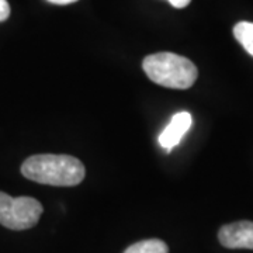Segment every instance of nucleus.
Returning <instances> with one entry per match:
<instances>
[{
    "instance_id": "1",
    "label": "nucleus",
    "mask_w": 253,
    "mask_h": 253,
    "mask_svg": "<svg viewBox=\"0 0 253 253\" xmlns=\"http://www.w3.org/2000/svg\"><path fill=\"white\" fill-rule=\"evenodd\" d=\"M21 174L40 184L71 187L86 176L84 165L71 155H34L21 165Z\"/></svg>"
},
{
    "instance_id": "2",
    "label": "nucleus",
    "mask_w": 253,
    "mask_h": 253,
    "mask_svg": "<svg viewBox=\"0 0 253 253\" xmlns=\"http://www.w3.org/2000/svg\"><path fill=\"white\" fill-rule=\"evenodd\" d=\"M142 69L154 83L169 89H190L199 78L194 63L173 52L148 55L142 62Z\"/></svg>"
},
{
    "instance_id": "3",
    "label": "nucleus",
    "mask_w": 253,
    "mask_h": 253,
    "mask_svg": "<svg viewBox=\"0 0 253 253\" xmlns=\"http://www.w3.org/2000/svg\"><path fill=\"white\" fill-rule=\"evenodd\" d=\"M42 206L33 197H11L0 191V225L13 231H23L37 225Z\"/></svg>"
},
{
    "instance_id": "4",
    "label": "nucleus",
    "mask_w": 253,
    "mask_h": 253,
    "mask_svg": "<svg viewBox=\"0 0 253 253\" xmlns=\"http://www.w3.org/2000/svg\"><path fill=\"white\" fill-rule=\"evenodd\" d=\"M218 239L228 249H253V222L238 221L221 226Z\"/></svg>"
},
{
    "instance_id": "5",
    "label": "nucleus",
    "mask_w": 253,
    "mask_h": 253,
    "mask_svg": "<svg viewBox=\"0 0 253 253\" xmlns=\"http://www.w3.org/2000/svg\"><path fill=\"white\" fill-rule=\"evenodd\" d=\"M193 123L191 114L187 111H180L174 114L172 121L162 131L159 135V144L165 148L168 152H170L176 145L180 144L181 138L186 135V132L190 129Z\"/></svg>"
},
{
    "instance_id": "6",
    "label": "nucleus",
    "mask_w": 253,
    "mask_h": 253,
    "mask_svg": "<svg viewBox=\"0 0 253 253\" xmlns=\"http://www.w3.org/2000/svg\"><path fill=\"white\" fill-rule=\"evenodd\" d=\"M124 253H169V248L161 239H145L131 245Z\"/></svg>"
},
{
    "instance_id": "7",
    "label": "nucleus",
    "mask_w": 253,
    "mask_h": 253,
    "mask_svg": "<svg viewBox=\"0 0 253 253\" xmlns=\"http://www.w3.org/2000/svg\"><path fill=\"white\" fill-rule=\"evenodd\" d=\"M234 36L236 41L253 56V23L241 21L234 27Z\"/></svg>"
},
{
    "instance_id": "8",
    "label": "nucleus",
    "mask_w": 253,
    "mask_h": 253,
    "mask_svg": "<svg viewBox=\"0 0 253 253\" xmlns=\"http://www.w3.org/2000/svg\"><path fill=\"white\" fill-rule=\"evenodd\" d=\"M10 16V6L7 0H0V23L6 21Z\"/></svg>"
},
{
    "instance_id": "9",
    "label": "nucleus",
    "mask_w": 253,
    "mask_h": 253,
    "mask_svg": "<svg viewBox=\"0 0 253 253\" xmlns=\"http://www.w3.org/2000/svg\"><path fill=\"white\" fill-rule=\"evenodd\" d=\"M168 1L172 4L173 7H176V9H184V7L189 6L191 0H168Z\"/></svg>"
},
{
    "instance_id": "10",
    "label": "nucleus",
    "mask_w": 253,
    "mask_h": 253,
    "mask_svg": "<svg viewBox=\"0 0 253 253\" xmlns=\"http://www.w3.org/2000/svg\"><path fill=\"white\" fill-rule=\"evenodd\" d=\"M49 3H54V4H61V6H65V4H71V3H75L78 0H48Z\"/></svg>"
}]
</instances>
